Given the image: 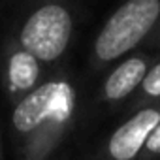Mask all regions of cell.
<instances>
[{
    "instance_id": "cell-1",
    "label": "cell",
    "mask_w": 160,
    "mask_h": 160,
    "mask_svg": "<svg viewBox=\"0 0 160 160\" xmlns=\"http://www.w3.org/2000/svg\"><path fill=\"white\" fill-rule=\"evenodd\" d=\"M81 87L70 64L10 108L6 141L13 160H34L64 147L81 117Z\"/></svg>"
},
{
    "instance_id": "cell-2",
    "label": "cell",
    "mask_w": 160,
    "mask_h": 160,
    "mask_svg": "<svg viewBox=\"0 0 160 160\" xmlns=\"http://www.w3.org/2000/svg\"><path fill=\"white\" fill-rule=\"evenodd\" d=\"M79 21L81 17L73 0H27L10 34L55 70L68 64Z\"/></svg>"
},
{
    "instance_id": "cell-3",
    "label": "cell",
    "mask_w": 160,
    "mask_h": 160,
    "mask_svg": "<svg viewBox=\"0 0 160 160\" xmlns=\"http://www.w3.org/2000/svg\"><path fill=\"white\" fill-rule=\"evenodd\" d=\"M160 23V0H124L98 28L91 51L89 72L98 75L128 53L141 49Z\"/></svg>"
},
{
    "instance_id": "cell-4",
    "label": "cell",
    "mask_w": 160,
    "mask_h": 160,
    "mask_svg": "<svg viewBox=\"0 0 160 160\" xmlns=\"http://www.w3.org/2000/svg\"><path fill=\"white\" fill-rule=\"evenodd\" d=\"M51 72L53 70L21 45L13 34H4L0 42V94L8 108L40 87Z\"/></svg>"
},
{
    "instance_id": "cell-5",
    "label": "cell",
    "mask_w": 160,
    "mask_h": 160,
    "mask_svg": "<svg viewBox=\"0 0 160 160\" xmlns=\"http://www.w3.org/2000/svg\"><path fill=\"white\" fill-rule=\"evenodd\" d=\"M158 121L160 100L128 113V117L117 124L85 156V160H134Z\"/></svg>"
},
{
    "instance_id": "cell-6",
    "label": "cell",
    "mask_w": 160,
    "mask_h": 160,
    "mask_svg": "<svg viewBox=\"0 0 160 160\" xmlns=\"http://www.w3.org/2000/svg\"><path fill=\"white\" fill-rule=\"evenodd\" d=\"M154 58H156L154 51L141 47L128 53L113 66H109L106 70V75L100 79V85L96 91V102L102 104L111 113H122L126 104L139 89Z\"/></svg>"
},
{
    "instance_id": "cell-7",
    "label": "cell",
    "mask_w": 160,
    "mask_h": 160,
    "mask_svg": "<svg viewBox=\"0 0 160 160\" xmlns=\"http://www.w3.org/2000/svg\"><path fill=\"white\" fill-rule=\"evenodd\" d=\"M160 100V53H156V58L152 60V64L149 66L143 81L139 85V89L136 91V94L132 96V100L126 104L122 113H132L147 104L158 102Z\"/></svg>"
},
{
    "instance_id": "cell-8",
    "label": "cell",
    "mask_w": 160,
    "mask_h": 160,
    "mask_svg": "<svg viewBox=\"0 0 160 160\" xmlns=\"http://www.w3.org/2000/svg\"><path fill=\"white\" fill-rule=\"evenodd\" d=\"M134 160H160V121L151 130V134L145 139L139 154Z\"/></svg>"
},
{
    "instance_id": "cell-9",
    "label": "cell",
    "mask_w": 160,
    "mask_h": 160,
    "mask_svg": "<svg viewBox=\"0 0 160 160\" xmlns=\"http://www.w3.org/2000/svg\"><path fill=\"white\" fill-rule=\"evenodd\" d=\"M143 47H145V49H151V51H154V53H160V23H158V27L154 28V32L151 34V38L145 42Z\"/></svg>"
},
{
    "instance_id": "cell-10",
    "label": "cell",
    "mask_w": 160,
    "mask_h": 160,
    "mask_svg": "<svg viewBox=\"0 0 160 160\" xmlns=\"http://www.w3.org/2000/svg\"><path fill=\"white\" fill-rule=\"evenodd\" d=\"M6 158V122L0 119V160Z\"/></svg>"
},
{
    "instance_id": "cell-11",
    "label": "cell",
    "mask_w": 160,
    "mask_h": 160,
    "mask_svg": "<svg viewBox=\"0 0 160 160\" xmlns=\"http://www.w3.org/2000/svg\"><path fill=\"white\" fill-rule=\"evenodd\" d=\"M34 160H68V158H66V154L62 151H57L53 154H47V156H42V158H34Z\"/></svg>"
}]
</instances>
